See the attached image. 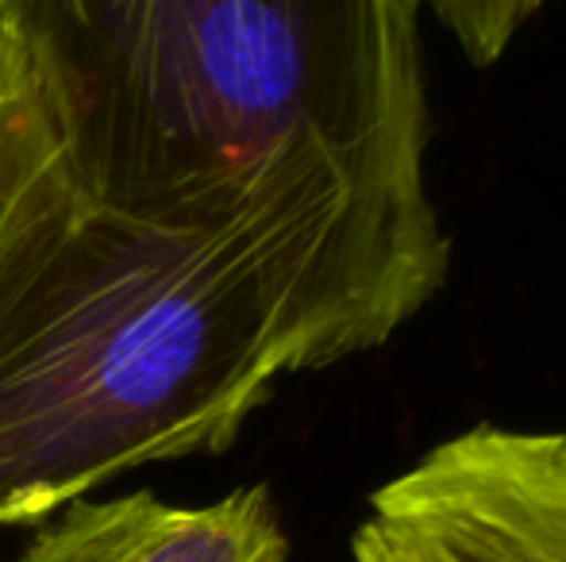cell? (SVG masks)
Instances as JSON below:
<instances>
[{"instance_id":"8","label":"cell","mask_w":566,"mask_h":562,"mask_svg":"<svg viewBox=\"0 0 566 562\" xmlns=\"http://www.w3.org/2000/svg\"><path fill=\"white\" fill-rule=\"evenodd\" d=\"M424 559H428V555H424ZM428 562H432V559H428Z\"/></svg>"},{"instance_id":"4","label":"cell","mask_w":566,"mask_h":562,"mask_svg":"<svg viewBox=\"0 0 566 562\" xmlns=\"http://www.w3.org/2000/svg\"><path fill=\"white\" fill-rule=\"evenodd\" d=\"M290 540L266 486L212 505H166L155 494L74 501L15 562H285Z\"/></svg>"},{"instance_id":"1","label":"cell","mask_w":566,"mask_h":562,"mask_svg":"<svg viewBox=\"0 0 566 562\" xmlns=\"http://www.w3.org/2000/svg\"><path fill=\"white\" fill-rule=\"evenodd\" d=\"M443 282L339 173L163 224L59 170L0 243V528L228 450L277 378L386 343Z\"/></svg>"},{"instance_id":"5","label":"cell","mask_w":566,"mask_h":562,"mask_svg":"<svg viewBox=\"0 0 566 562\" xmlns=\"http://www.w3.org/2000/svg\"><path fill=\"white\" fill-rule=\"evenodd\" d=\"M59 170V131L43 85L15 39L0 28V243Z\"/></svg>"},{"instance_id":"7","label":"cell","mask_w":566,"mask_h":562,"mask_svg":"<svg viewBox=\"0 0 566 562\" xmlns=\"http://www.w3.org/2000/svg\"><path fill=\"white\" fill-rule=\"evenodd\" d=\"M350 551H355V562H428L417 548H409L401 536L381 528L374 517H366L363 524H358L355 540H350Z\"/></svg>"},{"instance_id":"2","label":"cell","mask_w":566,"mask_h":562,"mask_svg":"<svg viewBox=\"0 0 566 562\" xmlns=\"http://www.w3.org/2000/svg\"><path fill=\"white\" fill-rule=\"evenodd\" d=\"M420 0H0L70 189L163 224L228 220L339 173L448 274L424 185Z\"/></svg>"},{"instance_id":"3","label":"cell","mask_w":566,"mask_h":562,"mask_svg":"<svg viewBox=\"0 0 566 562\" xmlns=\"http://www.w3.org/2000/svg\"><path fill=\"white\" fill-rule=\"evenodd\" d=\"M432 562H566V432L478 424L370 497Z\"/></svg>"},{"instance_id":"6","label":"cell","mask_w":566,"mask_h":562,"mask_svg":"<svg viewBox=\"0 0 566 562\" xmlns=\"http://www.w3.org/2000/svg\"><path fill=\"white\" fill-rule=\"evenodd\" d=\"M459 39L474 66H490L505 54L516 31L544 8V0H420Z\"/></svg>"}]
</instances>
